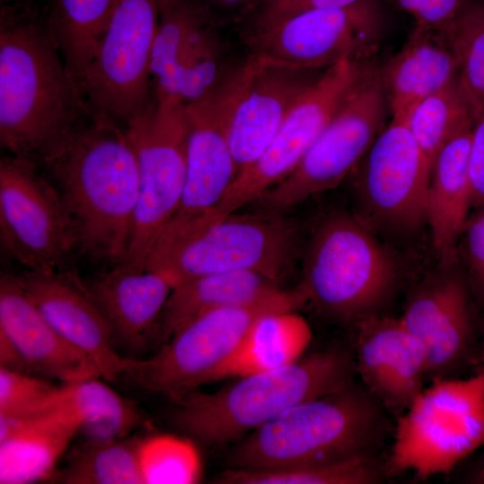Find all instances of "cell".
Returning a JSON list of instances; mask_svg holds the SVG:
<instances>
[{"label":"cell","instance_id":"cell-1","mask_svg":"<svg viewBox=\"0 0 484 484\" xmlns=\"http://www.w3.org/2000/svg\"><path fill=\"white\" fill-rule=\"evenodd\" d=\"M70 215L76 250L123 264L139 196L136 153L125 125L91 109L39 163Z\"/></svg>","mask_w":484,"mask_h":484},{"label":"cell","instance_id":"cell-2","mask_svg":"<svg viewBox=\"0 0 484 484\" xmlns=\"http://www.w3.org/2000/svg\"><path fill=\"white\" fill-rule=\"evenodd\" d=\"M90 108L68 73L47 16L20 2L1 4L0 142L39 163Z\"/></svg>","mask_w":484,"mask_h":484},{"label":"cell","instance_id":"cell-3","mask_svg":"<svg viewBox=\"0 0 484 484\" xmlns=\"http://www.w3.org/2000/svg\"><path fill=\"white\" fill-rule=\"evenodd\" d=\"M355 372L348 351H315L212 393L195 389L171 402L169 420L184 436L210 446L237 442L292 406L349 385Z\"/></svg>","mask_w":484,"mask_h":484},{"label":"cell","instance_id":"cell-4","mask_svg":"<svg viewBox=\"0 0 484 484\" xmlns=\"http://www.w3.org/2000/svg\"><path fill=\"white\" fill-rule=\"evenodd\" d=\"M381 406L353 382L304 401L237 441L229 468L280 470L370 455L382 436Z\"/></svg>","mask_w":484,"mask_h":484},{"label":"cell","instance_id":"cell-5","mask_svg":"<svg viewBox=\"0 0 484 484\" xmlns=\"http://www.w3.org/2000/svg\"><path fill=\"white\" fill-rule=\"evenodd\" d=\"M296 223L283 212H234L202 225L163 231L145 269L165 276L172 286L214 272L252 271L280 283L300 254Z\"/></svg>","mask_w":484,"mask_h":484},{"label":"cell","instance_id":"cell-6","mask_svg":"<svg viewBox=\"0 0 484 484\" xmlns=\"http://www.w3.org/2000/svg\"><path fill=\"white\" fill-rule=\"evenodd\" d=\"M298 289L322 315L358 323L376 312L396 281L395 263L358 215L334 211L314 229L302 254Z\"/></svg>","mask_w":484,"mask_h":484},{"label":"cell","instance_id":"cell-7","mask_svg":"<svg viewBox=\"0 0 484 484\" xmlns=\"http://www.w3.org/2000/svg\"><path fill=\"white\" fill-rule=\"evenodd\" d=\"M432 380L398 417L390 474H446L484 444V367L468 378Z\"/></svg>","mask_w":484,"mask_h":484},{"label":"cell","instance_id":"cell-8","mask_svg":"<svg viewBox=\"0 0 484 484\" xmlns=\"http://www.w3.org/2000/svg\"><path fill=\"white\" fill-rule=\"evenodd\" d=\"M307 304L299 289L268 299L225 307L193 320L146 358H130L122 378L137 388L175 402L202 385L235 351L253 322L272 311H298Z\"/></svg>","mask_w":484,"mask_h":484},{"label":"cell","instance_id":"cell-9","mask_svg":"<svg viewBox=\"0 0 484 484\" xmlns=\"http://www.w3.org/2000/svg\"><path fill=\"white\" fill-rule=\"evenodd\" d=\"M125 126L136 153L139 196L123 264L145 269L151 248L184 194L190 127L186 104L153 90L150 103Z\"/></svg>","mask_w":484,"mask_h":484},{"label":"cell","instance_id":"cell-10","mask_svg":"<svg viewBox=\"0 0 484 484\" xmlns=\"http://www.w3.org/2000/svg\"><path fill=\"white\" fill-rule=\"evenodd\" d=\"M0 239L27 270H75L70 215L54 183L30 159L9 154L0 160Z\"/></svg>","mask_w":484,"mask_h":484},{"label":"cell","instance_id":"cell-11","mask_svg":"<svg viewBox=\"0 0 484 484\" xmlns=\"http://www.w3.org/2000/svg\"><path fill=\"white\" fill-rule=\"evenodd\" d=\"M387 108L379 69L374 66L294 170L256 201L262 210L284 212L336 187L373 144L384 127Z\"/></svg>","mask_w":484,"mask_h":484},{"label":"cell","instance_id":"cell-12","mask_svg":"<svg viewBox=\"0 0 484 484\" xmlns=\"http://www.w3.org/2000/svg\"><path fill=\"white\" fill-rule=\"evenodd\" d=\"M325 70L278 64L246 51L212 90L238 173L261 155Z\"/></svg>","mask_w":484,"mask_h":484},{"label":"cell","instance_id":"cell-13","mask_svg":"<svg viewBox=\"0 0 484 484\" xmlns=\"http://www.w3.org/2000/svg\"><path fill=\"white\" fill-rule=\"evenodd\" d=\"M229 23L200 0H161L150 71L153 90L190 103L212 91L239 60Z\"/></svg>","mask_w":484,"mask_h":484},{"label":"cell","instance_id":"cell-14","mask_svg":"<svg viewBox=\"0 0 484 484\" xmlns=\"http://www.w3.org/2000/svg\"><path fill=\"white\" fill-rule=\"evenodd\" d=\"M374 65L349 60L327 68L288 114L261 155L241 170L212 220L256 202L287 177Z\"/></svg>","mask_w":484,"mask_h":484},{"label":"cell","instance_id":"cell-15","mask_svg":"<svg viewBox=\"0 0 484 484\" xmlns=\"http://www.w3.org/2000/svg\"><path fill=\"white\" fill-rule=\"evenodd\" d=\"M160 2L118 1L81 84L92 111L125 125L150 103V63Z\"/></svg>","mask_w":484,"mask_h":484},{"label":"cell","instance_id":"cell-16","mask_svg":"<svg viewBox=\"0 0 484 484\" xmlns=\"http://www.w3.org/2000/svg\"><path fill=\"white\" fill-rule=\"evenodd\" d=\"M379 0L307 11L242 40L247 52L286 65L324 70L349 60H367L385 28Z\"/></svg>","mask_w":484,"mask_h":484},{"label":"cell","instance_id":"cell-17","mask_svg":"<svg viewBox=\"0 0 484 484\" xmlns=\"http://www.w3.org/2000/svg\"><path fill=\"white\" fill-rule=\"evenodd\" d=\"M354 170L359 216L371 229L405 234L426 223L431 163L406 118L392 117Z\"/></svg>","mask_w":484,"mask_h":484},{"label":"cell","instance_id":"cell-18","mask_svg":"<svg viewBox=\"0 0 484 484\" xmlns=\"http://www.w3.org/2000/svg\"><path fill=\"white\" fill-rule=\"evenodd\" d=\"M13 276L54 329L95 362L102 378L123 376L130 358L115 348L108 323L76 270H28Z\"/></svg>","mask_w":484,"mask_h":484},{"label":"cell","instance_id":"cell-19","mask_svg":"<svg viewBox=\"0 0 484 484\" xmlns=\"http://www.w3.org/2000/svg\"><path fill=\"white\" fill-rule=\"evenodd\" d=\"M356 371L385 408L402 413L423 388L427 351L401 321L373 315L356 323Z\"/></svg>","mask_w":484,"mask_h":484},{"label":"cell","instance_id":"cell-20","mask_svg":"<svg viewBox=\"0 0 484 484\" xmlns=\"http://www.w3.org/2000/svg\"><path fill=\"white\" fill-rule=\"evenodd\" d=\"M424 345L428 375L450 377L468 360L473 341L472 310L465 283L442 274L419 285L400 317Z\"/></svg>","mask_w":484,"mask_h":484},{"label":"cell","instance_id":"cell-21","mask_svg":"<svg viewBox=\"0 0 484 484\" xmlns=\"http://www.w3.org/2000/svg\"><path fill=\"white\" fill-rule=\"evenodd\" d=\"M84 281L108 323L117 350L141 359L156 344L160 314L172 284L160 272L124 264Z\"/></svg>","mask_w":484,"mask_h":484},{"label":"cell","instance_id":"cell-22","mask_svg":"<svg viewBox=\"0 0 484 484\" xmlns=\"http://www.w3.org/2000/svg\"><path fill=\"white\" fill-rule=\"evenodd\" d=\"M0 336L12 344L29 374L62 384L102 377L95 362L54 329L14 276L7 273L0 278Z\"/></svg>","mask_w":484,"mask_h":484},{"label":"cell","instance_id":"cell-23","mask_svg":"<svg viewBox=\"0 0 484 484\" xmlns=\"http://www.w3.org/2000/svg\"><path fill=\"white\" fill-rule=\"evenodd\" d=\"M186 108L190 127L186 186L179 207L165 229L210 222L238 174L212 91L186 103Z\"/></svg>","mask_w":484,"mask_h":484},{"label":"cell","instance_id":"cell-24","mask_svg":"<svg viewBox=\"0 0 484 484\" xmlns=\"http://www.w3.org/2000/svg\"><path fill=\"white\" fill-rule=\"evenodd\" d=\"M82 421L56 406L27 418L0 416V483L26 484L48 480Z\"/></svg>","mask_w":484,"mask_h":484},{"label":"cell","instance_id":"cell-25","mask_svg":"<svg viewBox=\"0 0 484 484\" xmlns=\"http://www.w3.org/2000/svg\"><path fill=\"white\" fill-rule=\"evenodd\" d=\"M379 73L392 117L407 118L420 100L457 78L458 65L439 33L415 26Z\"/></svg>","mask_w":484,"mask_h":484},{"label":"cell","instance_id":"cell-26","mask_svg":"<svg viewBox=\"0 0 484 484\" xmlns=\"http://www.w3.org/2000/svg\"><path fill=\"white\" fill-rule=\"evenodd\" d=\"M285 289L270 278L252 271H232L197 276L173 287L160 314L158 349L181 328L212 311L255 304Z\"/></svg>","mask_w":484,"mask_h":484},{"label":"cell","instance_id":"cell-27","mask_svg":"<svg viewBox=\"0 0 484 484\" xmlns=\"http://www.w3.org/2000/svg\"><path fill=\"white\" fill-rule=\"evenodd\" d=\"M472 124L454 135L431 162L426 223L436 249L447 258L470 215L469 154Z\"/></svg>","mask_w":484,"mask_h":484},{"label":"cell","instance_id":"cell-28","mask_svg":"<svg viewBox=\"0 0 484 484\" xmlns=\"http://www.w3.org/2000/svg\"><path fill=\"white\" fill-rule=\"evenodd\" d=\"M312 340L307 321L298 311H272L258 316L212 381L241 377L288 366L302 358Z\"/></svg>","mask_w":484,"mask_h":484},{"label":"cell","instance_id":"cell-29","mask_svg":"<svg viewBox=\"0 0 484 484\" xmlns=\"http://www.w3.org/2000/svg\"><path fill=\"white\" fill-rule=\"evenodd\" d=\"M119 0H51L47 20L65 68L81 90Z\"/></svg>","mask_w":484,"mask_h":484},{"label":"cell","instance_id":"cell-30","mask_svg":"<svg viewBox=\"0 0 484 484\" xmlns=\"http://www.w3.org/2000/svg\"><path fill=\"white\" fill-rule=\"evenodd\" d=\"M99 378L62 384L57 404L80 418V431L84 434L85 440L127 437L141 426L143 417L131 402Z\"/></svg>","mask_w":484,"mask_h":484},{"label":"cell","instance_id":"cell-31","mask_svg":"<svg viewBox=\"0 0 484 484\" xmlns=\"http://www.w3.org/2000/svg\"><path fill=\"white\" fill-rule=\"evenodd\" d=\"M140 439L85 440L72 451L56 478L67 484H143L138 460Z\"/></svg>","mask_w":484,"mask_h":484},{"label":"cell","instance_id":"cell-32","mask_svg":"<svg viewBox=\"0 0 484 484\" xmlns=\"http://www.w3.org/2000/svg\"><path fill=\"white\" fill-rule=\"evenodd\" d=\"M437 33L455 56L458 83L473 122L484 111V1L465 0L454 20Z\"/></svg>","mask_w":484,"mask_h":484},{"label":"cell","instance_id":"cell-33","mask_svg":"<svg viewBox=\"0 0 484 484\" xmlns=\"http://www.w3.org/2000/svg\"><path fill=\"white\" fill-rule=\"evenodd\" d=\"M380 471L371 455L295 468L252 471L228 468L215 479L220 484H373Z\"/></svg>","mask_w":484,"mask_h":484},{"label":"cell","instance_id":"cell-34","mask_svg":"<svg viewBox=\"0 0 484 484\" xmlns=\"http://www.w3.org/2000/svg\"><path fill=\"white\" fill-rule=\"evenodd\" d=\"M406 121L416 143L430 163L454 135L473 123L457 78L420 100L411 109Z\"/></svg>","mask_w":484,"mask_h":484},{"label":"cell","instance_id":"cell-35","mask_svg":"<svg viewBox=\"0 0 484 484\" xmlns=\"http://www.w3.org/2000/svg\"><path fill=\"white\" fill-rule=\"evenodd\" d=\"M138 460L143 484H192L203 475L199 452L186 436L154 434L141 438Z\"/></svg>","mask_w":484,"mask_h":484},{"label":"cell","instance_id":"cell-36","mask_svg":"<svg viewBox=\"0 0 484 484\" xmlns=\"http://www.w3.org/2000/svg\"><path fill=\"white\" fill-rule=\"evenodd\" d=\"M60 386L29 373L0 367V416L27 418L56 407Z\"/></svg>","mask_w":484,"mask_h":484},{"label":"cell","instance_id":"cell-37","mask_svg":"<svg viewBox=\"0 0 484 484\" xmlns=\"http://www.w3.org/2000/svg\"><path fill=\"white\" fill-rule=\"evenodd\" d=\"M364 0H260L236 25L241 40L262 32L297 14L339 8Z\"/></svg>","mask_w":484,"mask_h":484},{"label":"cell","instance_id":"cell-38","mask_svg":"<svg viewBox=\"0 0 484 484\" xmlns=\"http://www.w3.org/2000/svg\"><path fill=\"white\" fill-rule=\"evenodd\" d=\"M465 0H393L415 22V26L440 31L456 16Z\"/></svg>","mask_w":484,"mask_h":484},{"label":"cell","instance_id":"cell-39","mask_svg":"<svg viewBox=\"0 0 484 484\" xmlns=\"http://www.w3.org/2000/svg\"><path fill=\"white\" fill-rule=\"evenodd\" d=\"M461 236L468 264L484 290V204L469 215Z\"/></svg>","mask_w":484,"mask_h":484},{"label":"cell","instance_id":"cell-40","mask_svg":"<svg viewBox=\"0 0 484 484\" xmlns=\"http://www.w3.org/2000/svg\"><path fill=\"white\" fill-rule=\"evenodd\" d=\"M471 209L484 204V111L473 121L469 154Z\"/></svg>","mask_w":484,"mask_h":484},{"label":"cell","instance_id":"cell-41","mask_svg":"<svg viewBox=\"0 0 484 484\" xmlns=\"http://www.w3.org/2000/svg\"><path fill=\"white\" fill-rule=\"evenodd\" d=\"M229 24L237 23L260 0H200Z\"/></svg>","mask_w":484,"mask_h":484},{"label":"cell","instance_id":"cell-42","mask_svg":"<svg viewBox=\"0 0 484 484\" xmlns=\"http://www.w3.org/2000/svg\"><path fill=\"white\" fill-rule=\"evenodd\" d=\"M474 482L484 484V463L475 475Z\"/></svg>","mask_w":484,"mask_h":484},{"label":"cell","instance_id":"cell-43","mask_svg":"<svg viewBox=\"0 0 484 484\" xmlns=\"http://www.w3.org/2000/svg\"><path fill=\"white\" fill-rule=\"evenodd\" d=\"M20 1L21 0H0L1 4H13V3L20 2Z\"/></svg>","mask_w":484,"mask_h":484},{"label":"cell","instance_id":"cell-44","mask_svg":"<svg viewBox=\"0 0 484 484\" xmlns=\"http://www.w3.org/2000/svg\"><path fill=\"white\" fill-rule=\"evenodd\" d=\"M483 360H484V350H483Z\"/></svg>","mask_w":484,"mask_h":484}]
</instances>
